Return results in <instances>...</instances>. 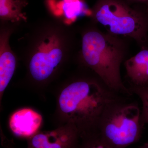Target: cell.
Wrapping results in <instances>:
<instances>
[{
	"label": "cell",
	"mask_w": 148,
	"mask_h": 148,
	"mask_svg": "<svg viewBox=\"0 0 148 148\" xmlns=\"http://www.w3.org/2000/svg\"><path fill=\"white\" fill-rule=\"evenodd\" d=\"M100 79H80L66 86L58 98L66 123L75 126L80 134L96 132L107 107L119 98Z\"/></svg>",
	"instance_id": "6da1fadb"
},
{
	"label": "cell",
	"mask_w": 148,
	"mask_h": 148,
	"mask_svg": "<svg viewBox=\"0 0 148 148\" xmlns=\"http://www.w3.org/2000/svg\"><path fill=\"white\" fill-rule=\"evenodd\" d=\"M120 39L94 28L88 29L82 34V58L111 90L131 95L132 93L123 84L121 76L126 48Z\"/></svg>",
	"instance_id": "7a4b0ae2"
},
{
	"label": "cell",
	"mask_w": 148,
	"mask_h": 148,
	"mask_svg": "<svg viewBox=\"0 0 148 148\" xmlns=\"http://www.w3.org/2000/svg\"><path fill=\"white\" fill-rule=\"evenodd\" d=\"M55 22L44 23L30 36L27 49L28 70L34 80L51 78L66 61L71 46L69 32Z\"/></svg>",
	"instance_id": "3957f363"
},
{
	"label": "cell",
	"mask_w": 148,
	"mask_h": 148,
	"mask_svg": "<svg viewBox=\"0 0 148 148\" xmlns=\"http://www.w3.org/2000/svg\"><path fill=\"white\" fill-rule=\"evenodd\" d=\"M141 110L136 103L121 98L110 104L103 112L96 133L114 148H126L140 140L144 126Z\"/></svg>",
	"instance_id": "277c9868"
},
{
	"label": "cell",
	"mask_w": 148,
	"mask_h": 148,
	"mask_svg": "<svg viewBox=\"0 0 148 148\" xmlns=\"http://www.w3.org/2000/svg\"><path fill=\"white\" fill-rule=\"evenodd\" d=\"M97 23L110 34L117 37L138 38L143 28V22L137 14L115 3H106L95 12Z\"/></svg>",
	"instance_id": "5b68a950"
},
{
	"label": "cell",
	"mask_w": 148,
	"mask_h": 148,
	"mask_svg": "<svg viewBox=\"0 0 148 148\" xmlns=\"http://www.w3.org/2000/svg\"><path fill=\"white\" fill-rule=\"evenodd\" d=\"M79 135L75 126L66 123L53 130L38 132L28 139L27 148H74Z\"/></svg>",
	"instance_id": "8992f818"
},
{
	"label": "cell",
	"mask_w": 148,
	"mask_h": 148,
	"mask_svg": "<svg viewBox=\"0 0 148 148\" xmlns=\"http://www.w3.org/2000/svg\"><path fill=\"white\" fill-rule=\"evenodd\" d=\"M42 120L41 115L34 110L22 109L11 116L10 127L16 136L29 139L38 132Z\"/></svg>",
	"instance_id": "52a82bcc"
},
{
	"label": "cell",
	"mask_w": 148,
	"mask_h": 148,
	"mask_svg": "<svg viewBox=\"0 0 148 148\" xmlns=\"http://www.w3.org/2000/svg\"><path fill=\"white\" fill-rule=\"evenodd\" d=\"M11 29L1 30L0 36V92H3L13 77L16 69V61L15 54L11 49L9 38Z\"/></svg>",
	"instance_id": "ba28073f"
},
{
	"label": "cell",
	"mask_w": 148,
	"mask_h": 148,
	"mask_svg": "<svg viewBox=\"0 0 148 148\" xmlns=\"http://www.w3.org/2000/svg\"><path fill=\"white\" fill-rule=\"evenodd\" d=\"M125 66L131 86H148V50L140 51L125 61Z\"/></svg>",
	"instance_id": "9c48e42d"
},
{
	"label": "cell",
	"mask_w": 148,
	"mask_h": 148,
	"mask_svg": "<svg viewBox=\"0 0 148 148\" xmlns=\"http://www.w3.org/2000/svg\"><path fill=\"white\" fill-rule=\"evenodd\" d=\"M28 4L27 0H0L1 19L12 23L26 21L23 11Z\"/></svg>",
	"instance_id": "30bf717a"
},
{
	"label": "cell",
	"mask_w": 148,
	"mask_h": 148,
	"mask_svg": "<svg viewBox=\"0 0 148 148\" xmlns=\"http://www.w3.org/2000/svg\"><path fill=\"white\" fill-rule=\"evenodd\" d=\"M61 10L64 17L71 21L90 13L87 5L82 0H63Z\"/></svg>",
	"instance_id": "8fae6325"
},
{
	"label": "cell",
	"mask_w": 148,
	"mask_h": 148,
	"mask_svg": "<svg viewBox=\"0 0 148 148\" xmlns=\"http://www.w3.org/2000/svg\"><path fill=\"white\" fill-rule=\"evenodd\" d=\"M74 148H114L106 143L96 132L80 134Z\"/></svg>",
	"instance_id": "7c38bea8"
},
{
	"label": "cell",
	"mask_w": 148,
	"mask_h": 148,
	"mask_svg": "<svg viewBox=\"0 0 148 148\" xmlns=\"http://www.w3.org/2000/svg\"><path fill=\"white\" fill-rule=\"evenodd\" d=\"M129 89L132 93L138 95L142 102L141 121L145 126L148 124V86L143 87L130 86Z\"/></svg>",
	"instance_id": "4fadbf2b"
},
{
	"label": "cell",
	"mask_w": 148,
	"mask_h": 148,
	"mask_svg": "<svg viewBox=\"0 0 148 148\" xmlns=\"http://www.w3.org/2000/svg\"><path fill=\"white\" fill-rule=\"evenodd\" d=\"M140 148H148V143H145L143 145L140 146Z\"/></svg>",
	"instance_id": "5bb4252c"
}]
</instances>
